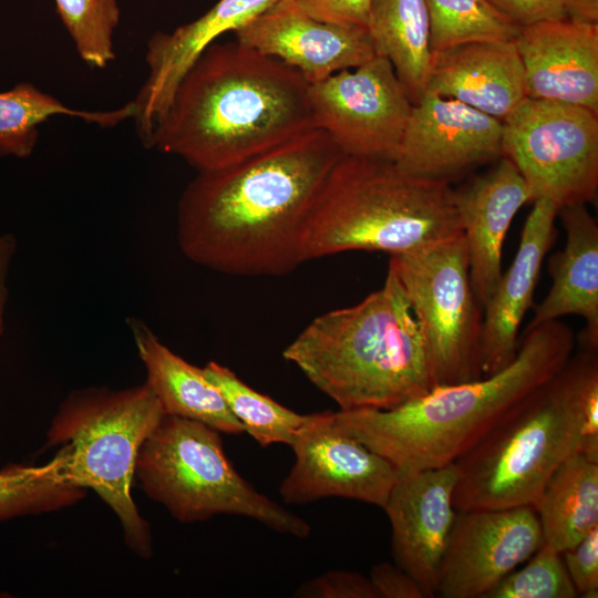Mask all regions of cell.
<instances>
[{
    "label": "cell",
    "mask_w": 598,
    "mask_h": 598,
    "mask_svg": "<svg viewBox=\"0 0 598 598\" xmlns=\"http://www.w3.org/2000/svg\"><path fill=\"white\" fill-rule=\"evenodd\" d=\"M465 239L470 277L480 305L489 300L502 276L503 245L509 226L527 202L529 189L515 165L499 157L487 172L454 189Z\"/></svg>",
    "instance_id": "cell-19"
},
{
    "label": "cell",
    "mask_w": 598,
    "mask_h": 598,
    "mask_svg": "<svg viewBox=\"0 0 598 598\" xmlns=\"http://www.w3.org/2000/svg\"><path fill=\"white\" fill-rule=\"evenodd\" d=\"M17 247V239L12 234L0 233V339L6 331V309L9 299L8 278Z\"/></svg>",
    "instance_id": "cell-38"
},
{
    "label": "cell",
    "mask_w": 598,
    "mask_h": 598,
    "mask_svg": "<svg viewBox=\"0 0 598 598\" xmlns=\"http://www.w3.org/2000/svg\"><path fill=\"white\" fill-rule=\"evenodd\" d=\"M462 234L448 182L406 173L393 161L342 155L315 198L301 257L354 250L391 256Z\"/></svg>",
    "instance_id": "cell-5"
},
{
    "label": "cell",
    "mask_w": 598,
    "mask_h": 598,
    "mask_svg": "<svg viewBox=\"0 0 598 598\" xmlns=\"http://www.w3.org/2000/svg\"><path fill=\"white\" fill-rule=\"evenodd\" d=\"M279 0H218L198 19L172 32H156L147 42L148 74L135 104L134 122L143 144L165 115L185 73L224 33L235 32Z\"/></svg>",
    "instance_id": "cell-17"
},
{
    "label": "cell",
    "mask_w": 598,
    "mask_h": 598,
    "mask_svg": "<svg viewBox=\"0 0 598 598\" xmlns=\"http://www.w3.org/2000/svg\"><path fill=\"white\" fill-rule=\"evenodd\" d=\"M432 52L473 42L514 40L518 28L488 0H424Z\"/></svg>",
    "instance_id": "cell-29"
},
{
    "label": "cell",
    "mask_w": 598,
    "mask_h": 598,
    "mask_svg": "<svg viewBox=\"0 0 598 598\" xmlns=\"http://www.w3.org/2000/svg\"><path fill=\"white\" fill-rule=\"evenodd\" d=\"M342 152L313 127L230 166L199 172L177 205V240L195 264L228 275L279 276L303 262L315 198Z\"/></svg>",
    "instance_id": "cell-1"
},
{
    "label": "cell",
    "mask_w": 598,
    "mask_h": 598,
    "mask_svg": "<svg viewBox=\"0 0 598 598\" xmlns=\"http://www.w3.org/2000/svg\"><path fill=\"white\" fill-rule=\"evenodd\" d=\"M311 17L326 22L367 28L372 0H292Z\"/></svg>",
    "instance_id": "cell-36"
},
{
    "label": "cell",
    "mask_w": 598,
    "mask_h": 598,
    "mask_svg": "<svg viewBox=\"0 0 598 598\" xmlns=\"http://www.w3.org/2000/svg\"><path fill=\"white\" fill-rule=\"evenodd\" d=\"M579 434L564 365L454 462V508L533 506L557 467L579 453Z\"/></svg>",
    "instance_id": "cell-7"
},
{
    "label": "cell",
    "mask_w": 598,
    "mask_h": 598,
    "mask_svg": "<svg viewBox=\"0 0 598 598\" xmlns=\"http://www.w3.org/2000/svg\"><path fill=\"white\" fill-rule=\"evenodd\" d=\"M309 83L234 41L210 44L185 73L146 147L199 172L224 168L316 127Z\"/></svg>",
    "instance_id": "cell-2"
},
{
    "label": "cell",
    "mask_w": 598,
    "mask_h": 598,
    "mask_svg": "<svg viewBox=\"0 0 598 598\" xmlns=\"http://www.w3.org/2000/svg\"><path fill=\"white\" fill-rule=\"evenodd\" d=\"M290 447L295 463L279 492L285 503L343 497L381 508L398 480V468L347 432L333 412L310 415Z\"/></svg>",
    "instance_id": "cell-12"
},
{
    "label": "cell",
    "mask_w": 598,
    "mask_h": 598,
    "mask_svg": "<svg viewBox=\"0 0 598 598\" xmlns=\"http://www.w3.org/2000/svg\"><path fill=\"white\" fill-rule=\"evenodd\" d=\"M298 597L380 598L369 577L348 570H331L303 584Z\"/></svg>",
    "instance_id": "cell-34"
},
{
    "label": "cell",
    "mask_w": 598,
    "mask_h": 598,
    "mask_svg": "<svg viewBox=\"0 0 598 598\" xmlns=\"http://www.w3.org/2000/svg\"><path fill=\"white\" fill-rule=\"evenodd\" d=\"M134 480L184 524L225 514L297 538L311 533L308 522L248 483L227 458L220 432L200 422L164 414L138 450Z\"/></svg>",
    "instance_id": "cell-8"
},
{
    "label": "cell",
    "mask_w": 598,
    "mask_h": 598,
    "mask_svg": "<svg viewBox=\"0 0 598 598\" xmlns=\"http://www.w3.org/2000/svg\"><path fill=\"white\" fill-rule=\"evenodd\" d=\"M502 125V156L523 176L532 202L544 198L560 208L596 200L597 113L525 97Z\"/></svg>",
    "instance_id": "cell-10"
},
{
    "label": "cell",
    "mask_w": 598,
    "mask_h": 598,
    "mask_svg": "<svg viewBox=\"0 0 598 598\" xmlns=\"http://www.w3.org/2000/svg\"><path fill=\"white\" fill-rule=\"evenodd\" d=\"M369 578L380 598H426L416 580L396 564L374 565Z\"/></svg>",
    "instance_id": "cell-37"
},
{
    "label": "cell",
    "mask_w": 598,
    "mask_h": 598,
    "mask_svg": "<svg viewBox=\"0 0 598 598\" xmlns=\"http://www.w3.org/2000/svg\"><path fill=\"white\" fill-rule=\"evenodd\" d=\"M339 410H390L429 393L419 323L394 270L359 303L315 318L282 351Z\"/></svg>",
    "instance_id": "cell-4"
},
{
    "label": "cell",
    "mask_w": 598,
    "mask_h": 598,
    "mask_svg": "<svg viewBox=\"0 0 598 598\" xmlns=\"http://www.w3.org/2000/svg\"><path fill=\"white\" fill-rule=\"evenodd\" d=\"M56 115L113 127L127 118V111L123 106L111 111L75 110L30 83H20L0 93V156H30L38 142L39 125Z\"/></svg>",
    "instance_id": "cell-26"
},
{
    "label": "cell",
    "mask_w": 598,
    "mask_h": 598,
    "mask_svg": "<svg viewBox=\"0 0 598 598\" xmlns=\"http://www.w3.org/2000/svg\"><path fill=\"white\" fill-rule=\"evenodd\" d=\"M525 563L502 579L486 598L578 597L559 551L543 543Z\"/></svg>",
    "instance_id": "cell-31"
},
{
    "label": "cell",
    "mask_w": 598,
    "mask_h": 598,
    "mask_svg": "<svg viewBox=\"0 0 598 598\" xmlns=\"http://www.w3.org/2000/svg\"><path fill=\"white\" fill-rule=\"evenodd\" d=\"M564 248L548 260L551 287L525 331L568 315L584 319L579 349L598 350V225L585 204L560 207Z\"/></svg>",
    "instance_id": "cell-22"
},
{
    "label": "cell",
    "mask_w": 598,
    "mask_h": 598,
    "mask_svg": "<svg viewBox=\"0 0 598 598\" xmlns=\"http://www.w3.org/2000/svg\"><path fill=\"white\" fill-rule=\"evenodd\" d=\"M543 543L563 553L598 526V462L580 453L553 473L533 505Z\"/></svg>",
    "instance_id": "cell-25"
},
{
    "label": "cell",
    "mask_w": 598,
    "mask_h": 598,
    "mask_svg": "<svg viewBox=\"0 0 598 598\" xmlns=\"http://www.w3.org/2000/svg\"><path fill=\"white\" fill-rule=\"evenodd\" d=\"M565 369L580 424L579 453L598 462V350L579 349Z\"/></svg>",
    "instance_id": "cell-32"
},
{
    "label": "cell",
    "mask_w": 598,
    "mask_h": 598,
    "mask_svg": "<svg viewBox=\"0 0 598 598\" xmlns=\"http://www.w3.org/2000/svg\"><path fill=\"white\" fill-rule=\"evenodd\" d=\"M54 1L82 61L93 69L107 66L115 59L113 37L121 17L116 0Z\"/></svg>",
    "instance_id": "cell-30"
},
{
    "label": "cell",
    "mask_w": 598,
    "mask_h": 598,
    "mask_svg": "<svg viewBox=\"0 0 598 598\" xmlns=\"http://www.w3.org/2000/svg\"><path fill=\"white\" fill-rule=\"evenodd\" d=\"M367 30L377 55L386 58L415 104L427 86L433 52L424 0H372Z\"/></svg>",
    "instance_id": "cell-24"
},
{
    "label": "cell",
    "mask_w": 598,
    "mask_h": 598,
    "mask_svg": "<svg viewBox=\"0 0 598 598\" xmlns=\"http://www.w3.org/2000/svg\"><path fill=\"white\" fill-rule=\"evenodd\" d=\"M518 29L568 18L566 0H488Z\"/></svg>",
    "instance_id": "cell-35"
},
{
    "label": "cell",
    "mask_w": 598,
    "mask_h": 598,
    "mask_svg": "<svg viewBox=\"0 0 598 598\" xmlns=\"http://www.w3.org/2000/svg\"><path fill=\"white\" fill-rule=\"evenodd\" d=\"M389 266L419 323L434 386L483 378V307L471 282L463 234L391 255Z\"/></svg>",
    "instance_id": "cell-9"
},
{
    "label": "cell",
    "mask_w": 598,
    "mask_h": 598,
    "mask_svg": "<svg viewBox=\"0 0 598 598\" xmlns=\"http://www.w3.org/2000/svg\"><path fill=\"white\" fill-rule=\"evenodd\" d=\"M561 554L578 597H598V526Z\"/></svg>",
    "instance_id": "cell-33"
},
{
    "label": "cell",
    "mask_w": 598,
    "mask_h": 598,
    "mask_svg": "<svg viewBox=\"0 0 598 598\" xmlns=\"http://www.w3.org/2000/svg\"><path fill=\"white\" fill-rule=\"evenodd\" d=\"M163 415L145 382L89 386L61 401L47 432V445L60 446L63 476L97 494L116 515L128 549L143 559L153 556V537L131 489L138 450Z\"/></svg>",
    "instance_id": "cell-6"
},
{
    "label": "cell",
    "mask_w": 598,
    "mask_h": 598,
    "mask_svg": "<svg viewBox=\"0 0 598 598\" xmlns=\"http://www.w3.org/2000/svg\"><path fill=\"white\" fill-rule=\"evenodd\" d=\"M454 463L399 472L383 506L389 518L394 564L410 574L426 598L436 597L439 575L456 509Z\"/></svg>",
    "instance_id": "cell-15"
},
{
    "label": "cell",
    "mask_w": 598,
    "mask_h": 598,
    "mask_svg": "<svg viewBox=\"0 0 598 598\" xmlns=\"http://www.w3.org/2000/svg\"><path fill=\"white\" fill-rule=\"evenodd\" d=\"M426 91L503 121L527 97L515 41L473 42L433 52Z\"/></svg>",
    "instance_id": "cell-21"
},
{
    "label": "cell",
    "mask_w": 598,
    "mask_h": 598,
    "mask_svg": "<svg viewBox=\"0 0 598 598\" xmlns=\"http://www.w3.org/2000/svg\"><path fill=\"white\" fill-rule=\"evenodd\" d=\"M126 323L145 368V383L157 398L164 414L200 422L220 433L239 435L244 432L203 368L173 352L142 320L130 317Z\"/></svg>",
    "instance_id": "cell-23"
},
{
    "label": "cell",
    "mask_w": 598,
    "mask_h": 598,
    "mask_svg": "<svg viewBox=\"0 0 598 598\" xmlns=\"http://www.w3.org/2000/svg\"><path fill=\"white\" fill-rule=\"evenodd\" d=\"M543 544L533 506L456 511L436 596L486 598Z\"/></svg>",
    "instance_id": "cell-13"
},
{
    "label": "cell",
    "mask_w": 598,
    "mask_h": 598,
    "mask_svg": "<svg viewBox=\"0 0 598 598\" xmlns=\"http://www.w3.org/2000/svg\"><path fill=\"white\" fill-rule=\"evenodd\" d=\"M566 4L570 20L598 23V0H566Z\"/></svg>",
    "instance_id": "cell-39"
},
{
    "label": "cell",
    "mask_w": 598,
    "mask_h": 598,
    "mask_svg": "<svg viewBox=\"0 0 598 598\" xmlns=\"http://www.w3.org/2000/svg\"><path fill=\"white\" fill-rule=\"evenodd\" d=\"M308 95L316 127L343 155L393 161L414 104L386 58L309 84Z\"/></svg>",
    "instance_id": "cell-11"
},
{
    "label": "cell",
    "mask_w": 598,
    "mask_h": 598,
    "mask_svg": "<svg viewBox=\"0 0 598 598\" xmlns=\"http://www.w3.org/2000/svg\"><path fill=\"white\" fill-rule=\"evenodd\" d=\"M502 121L425 91L413 105L393 162L404 172L451 182L502 157Z\"/></svg>",
    "instance_id": "cell-14"
},
{
    "label": "cell",
    "mask_w": 598,
    "mask_h": 598,
    "mask_svg": "<svg viewBox=\"0 0 598 598\" xmlns=\"http://www.w3.org/2000/svg\"><path fill=\"white\" fill-rule=\"evenodd\" d=\"M523 334L515 359L494 374L434 386L390 410H339L334 420L399 472L452 464L508 411L555 378L576 347L571 328L559 320Z\"/></svg>",
    "instance_id": "cell-3"
},
{
    "label": "cell",
    "mask_w": 598,
    "mask_h": 598,
    "mask_svg": "<svg viewBox=\"0 0 598 598\" xmlns=\"http://www.w3.org/2000/svg\"><path fill=\"white\" fill-rule=\"evenodd\" d=\"M206 377L218 388L230 412L260 446L291 445L311 414H299L270 396L262 394L234 371L210 361L204 368Z\"/></svg>",
    "instance_id": "cell-27"
},
{
    "label": "cell",
    "mask_w": 598,
    "mask_h": 598,
    "mask_svg": "<svg viewBox=\"0 0 598 598\" xmlns=\"http://www.w3.org/2000/svg\"><path fill=\"white\" fill-rule=\"evenodd\" d=\"M234 34L238 42L295 69L309 84L377 55L365 27L321 21L292 0H279Z\"/></svg>",
    "instance_id": "cell-16"
},
{
    "label": "cell",
    "mask_w": 598,
    "mask_h": 598,
    "mask_svg": "<svg viewBox=\"0 0 598 598\" xmlns=\"http://www.w3.org/2000/svg\"><path fill=\"white\" fill-rule=\"evenodd\" d=\"M533 203L517 252L484 306L481 343L484 377L501 371L515 359L518 330L533 303L543 261L555 239L559 207L544 198Z\"/></svg>",
    "instance_id": "cell-20"
},
{
    "label": "cell",
    "mask_w": 598,
    "mask_h": 598,
    "mask_svg": "<svg viewBox=\"0 0 598 598\" xmlns=\"http://www.w3.org/2000/svg\"><path fill=\"white\" fill-rule=\"evenodd\" d=\"M86 494L63 476L58 454L39 466L8 464L0 470V522L61 511Z\"/></svg>",
    "instance_id": "cell-28"
},
{
    "label": "cell",
    "mask_w": 598,
    "mask_h": 598,
    "mask_svg": "<svg viewBox=\"0 0 598 598\" xmlns=\"http://www.w3.org/2000/svg\"><path fill=\"white\" fill-rule=\"evenodd\" d=\"M526 96L598 114V23L570 19L519 28Z\"/></svg>",
    "instance_id": "cell-18"
}]
</instances>
